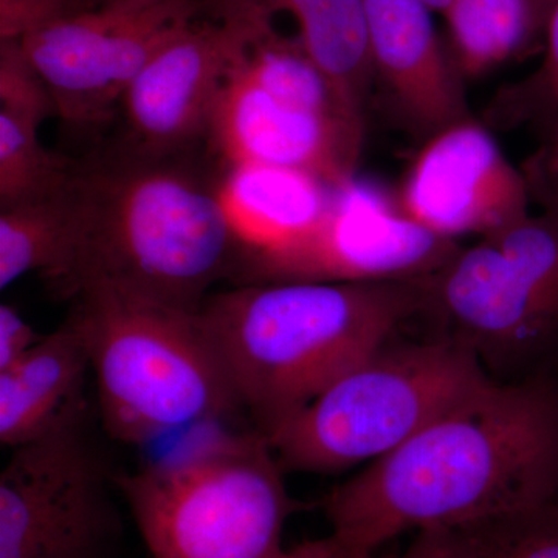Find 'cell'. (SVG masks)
<instances>
[{"label":"cell","instance_id":"83f0119b","mask_svg":"<svg viewBox=\"0 0 558 558\" xmlns=\"http://www.w3.org/2000/svg\"><path fill=\"white\" fill-rule=\"evenodd\" d=\"M545 180L548 185V194L550 199L549 213L558 216V124L556 135L548 150H546L545 160Z\"/></svg>","mask_w":558,"mask_h":558},{"label":"cell","instance_id":"6da1fadb","mask_svg":"<svg viewBox=\"0 0 558 558\" xmlns=\"http://www.w3.org/2000/svg\"><path fill=\"white\" fill-rule=\"evenodd\" d=\"M558 499V392L487 380L323 502L341 558Z\"/></svg>","mask_w":558,"mask_h":558},{"label":"cell","instance_id":"484cf974","mask_svg":"<svg viewBox=\"0 0 558 558\" xmlns=\"http://www.w3.org/2000/svg\"><path fill=\"white\" fill-rule=\"evenodd\" d=\"M275 558H341L339 548L332 537L311 539L292 549H284Z\"/></svg>","mask_w":558,"mask_h":558},{"label":"cell","instance_id":"4fadbf2b","mask_svg":"<svg viewBox=\"0 0 558 558\" xmlns=\"http://www.w3.org/2000/svg\"><path fill=\"white\" fill-rule=\"evenodd\" d=\"M362 138L363 121L281 100L250 80L234 58L207 143L226 167L288 168L339 186L354 179Z\"/></svg>","mask_w":558,"mask_h":558},{"label":"cell","instance_id":"5b68a950","mask_svg":"<svg viewBox=\"0 0 558 558\" xmlns=\"http://www.w3.org/2000/svg\"><path fill=\"white\" fill-rule=\"evenodd\" d=\"M263 433L226 435L116 475L153 558H275L299 510Z\"/></svg>","mask_w":558,"mask_h":558},{"label":"cell","instance_id":"4316f807","mask_svg":"<svg viewBox=\"0 0 558 558\" xmlns=\"http://www.w3.org/2000/svg\"><path fill=\"white\" fill-rule=\"evenodd\" d=\"M402 558H442V537H440V532H418Z\"/></svg>","mask_w":558,"mask_h":558},{"label":"cell","instance_id":"4dcf8cb0","mask_svg":"<svg viewBox=\"0 0 558 558\" xmlns=\"http://www.w3.org/2000/svg\"><path fill=\"white\" fill-rule=\"evenodd\" d=\"M557 0H532L535 7L539 10V13L549 20L550 11H553L554 5H556Z\"/></svg>","mask_w":558,"mask_h":558},{"label":"cell","instance_id":"52a82bcc","mask_svg":"<svg viewBox=\"0 0 558 558\" xmlns=\"http://www.w3.org/2000/svg\"><path fill=\"white\" fill-rule=\"evenodd\" d=\"M87 402L11 449L0 475V558H116L123 520Z\"/></svg>","mask_w":558,"mask_h":558},{"label":"cell","instance_id":"8992f818","mask_svg":"<svg viewBox=\"0 0 558 558\" xmlns=\"http://www.w3.org/2000/svg\"><path fill=\"white\" fill-rule=\"evenodd\" d=\"M487 380L461 341L385 344L266 438L284 469L339 472L398 449Z\"/></svg>","mask_w":558,"mask_h":558},{"label":"cell","instance_id":"9a60e30c","mask_svg":"<svg viewBox=\"0 0 558 558\" xmlns=\"http://www.w3.org/2000/svg\"><path fill=\"white\" fill-rule=\"evenodd\" d=\"M89 344L78 318L43 337L16 365L0 371V440L9 449L38 438L83 403Z\"/></svg>","mask_w":558,"mask_h":558},{"label":"cell","instance_id":"603a6c76","mask_svg":"<svg viewBox=\"0 0 558 558\" xmlns=\"http://www.w3.org/2000/svg\"><path fill=\"white\" fill-rule=\"evenodd\" d=\"M89 9L86 0H0V43L25 39Z\"/></svg>","mask_w":558,"mask_h":558},{"label":"cell","instance_id":"44dd1931","mask_svg":"<svg viewBox=\"0 0 558 558\" xmlns=\"http://www.w3.org/2000/svg\"><path fill=\"white\" fill-rule=\"evenodd\" d=\"M439 532L444 558H558V499L545 508Z\"/></svg>","mask_w":558,"mask_h":558},{"label":"cell","instance_id":"8fae6325","mask_svg":"<svg viewBox=\"0 0 558 558\" xmlns=\"http://www.w3.org/2000/svg\"><path fill=\"white\" fill-rule=\"evenodd\" d=\"M271 16L263 2L196 21L146 64L121 98L124 145L182 156L207 142L234 58Z\"/></svg>","mask_w":558,"mask_h":558},{"label":"cell","instance_id":"ffe728a7","mask_svg":"<svg viewBox=\"0 0 558 558\" xmlns=\"http://www.w3.org/2000/svg\"><path fill=\"white\" fill-rule=\"evenodd\" d=\"M38 132L0 110V209L57 196L73 178L76 160L47 149Z\"/></svg>","mask_w":558,"mask_h":558},{"label":"cell","instance_id":"d6986e66","mask_svg":"<svg viewBox=\"0 0 558 558\" xmlns=\"http://www.w3.org/2000/svg\"><path fill=\"white\" fill-rule=\"evenodd\" d=\"M444 16L462 78H478L512 60L548 24L532 0H451Z\"/></svg>","mask_w":558,"mask_h":558},{"label":"cell","instance_id":"5bb4252c","mask_svg":"<svg viewBox=\"0 0 558 558\" xmlns=\"http://www.w3.org/2000/svg\"><path fill=\"white\" fill-rule=\"evenodd\" d=\"M374 75L417 130L438 134L468 120L462 76L422 0H365Z\"/></svg>","mask_w":558,"mask_h":558},{"label":"cell","instance_id":"d4e9b609","mask_svg":"<svg viewBox=\"0 0 558 558\" xmlns=\"http://www.w3.org/2000/svg\"><path fill=\"white\" fill-rule=\"evenodd\" d=\"M545 38V62H543L534 87L558 113V0L550 11Z\"/></svg>","mask_w":558,"mask_h":558},{"label":"cell","instance_id":"f1b7e54d","mask_svg":"<svg viewBox=\"0 0 558 558\" xmlns=\"http://www.w3.org/2000/svg\"><path fill=\"white\" fill-rule=\"evenodd\" d=\"M92 9H113V10H145L149 7L159 5L167 0H86ZM220 3L238 2V0H218Z\"/></svg>","mask_w":558,"mask_h":558},{"label":"cell","instance_id":"3957f363","mask_svg":"<svg viewBox=\"0 0 558 558\" xmlns=\"http://www.w3.org/2000/svg\"><path fill=\"white\" fill-rule=\"evenodd\" d=\"M429 281L245 282L197 317L242 413L269 436L385 347L428 303Z\"/></svg>","mask_w":558,"mask_h":558},{"label":"cell","instance_id":"ba28073f","mask_svg":"<svg viewBox=\"0 0 558 558\" xmlns=\"http://www.w3.org/2000/svg\"><path fill=\"white\" fill-rule=\"evenodd\" d=\"M429 301L461 333L494 354H521L558 333V216L548 213L458 250L433 275Z\"/></svg>","mask_w":558,"mask_h":558},{"label":"cell","instance_id":"ac0fdd59","mask_svg":"<svg viewBox=\"0 0 558 558\" xmlns=\"http://www.w3.org/2000/svg\"><path fill=\"white\" fill-rule=\"evenodd\" d=\"M76 241L72 180L57 196L0 209V289L31 271L43 274L53 288L68 274Z\"/></svg>","mask_w":558,"mask_h":558},{"label":"cell","instance_id":"e0dca14e","mask_svg":"<svg viewBox=\"0 0 558 558\" xmlns=\"http://www.w3.org/2000/svg\"><path fill=\"white\" fill-rule=\"evenodd\" d=\"M263 3L270 16L284 11L293 17L301 49L329 81L344 108L362 117L363 102L374 78L365 0H263Z\"/></svg>","mask_w":558,"mask_h":558},{"label":"cell","instance_id":"30bf717a","mask_svg":"<svg viewBox=\"0 0 558 558\" xmlns=\"http://www.w3.org/2000/svg\"><path fill=\"white\" fill-rule=\"evenodd\" d=\"M458 250L376 185L354 178L333 189L325 218L303 240L269 255L242 256L238 274L245 282L413 281L438 274Z\"/></svg>","mask_w":558,"mask_h":558},{"label":"cell","instance_id":"9c48e42d","mask_svg":"<svg viewBox=\"0 0 558 558\" xmlns=\"http://www.w3.org/2000/svg\"><path fill=\"white\" fill-rule=\"evenodd\" d=\"M211 0H167L145 10L89 9L22 39L57 106V117L78 128L102 126L124 92L160 50Z\"/></svg>","mask_w":558,"mask_h":558},{"label":"cell","instance_id":"cb8c5ba5","mask_svg":"<svg viewBox=\"0 0 558 558\" xmlns=\"http://www.w3.org/2000/svg\"><path fill=\"white\" fill-rule=\"evenodd\" d=\"M43 337L16 307L3 303L0 306V371L16 365Z\"/></svg>","mask_w":558,"mask_h":558},{"label":"cell","instance_id":"7a4b0ae2","mask_svg":"<svg viewBox=\"0 0 558 558\" xmlns=\"http://www.w3.org/2000/svg\"><path fill=\"white\" fill-rule=\"evenodd\" d=\"M182 156L124 145L76 160L72 191L78 241L54 292L72 300L101 288L197 314L219 279L238 274L244 245L231 226L220 180Z\"/></svg>","mask_w":558,"mask_h":558},{"label":"cell","instance_id":"f546056e","mask_svg":"<svg viewBox=\"0 0 558 558\" xmlns=\"http://www.w3.org/2000/svg\"><path fill=\"white\" fill-rule=\"evenodd\" d=\"M422 2H424L429 10L438 11L440 14H446V11L449 10L451 0H422Z\"/></svg>","mask_w":558,"mask_h":558},{"label":"cell","instance_id":"2e32d148","mask_svg":"<svg viewBox=\"0 0 558 558\" xmlns=\"http://www.w3.org/2000/svg\"><path fill=\"white\" fill-rule=\"evenodd\" d=\"M333 189L307 172L263 165L226 167L220 194L244 255H269L310 234Z\"/></svg>","mask_w":558,"mask_h":558},{"label":"cell","instance_id":"7402d4cb","mask_svg":"<svg viewBox=\"0 0 558 558\" xmlns=\"http://www.w3.org/2000/svg\"><path fill=\"white\" fill-rule=\"evenodd\" d=\"M0 110L36 128L57 116L49 86L21 40L0 43Z\"/></svg>","mask_w":558,"mask_h":558},{"label":"cell","instance_id":"7c38bea8","mask_svg":"<svg viewBox=\"0 0 558 558\" xmlns=\"http://www.w3.org/2000/svg\"><path fill=\"white\" fill-rule=\"evenodd\" d=\"M398 204L418 226L450 241L492 236L531 216L526 180L470 119L432 135L403 180Z\"/></svg>","mask_w":558,"mask_h":558},{"label":"cell","instance_id":"277c9868","mask_svg":"<svg viewBox=\"0 0 558 558\" xmlns=\"http://www.w3.org/2000/svg\"><path fill=\"white\" fill-rule=\"evenodd\" d=\"M109 438L150 440L240 413L197 314L90 288L73 296Z\"/></svg>","mask_w":558,"mask_h":558}]
</instances>
